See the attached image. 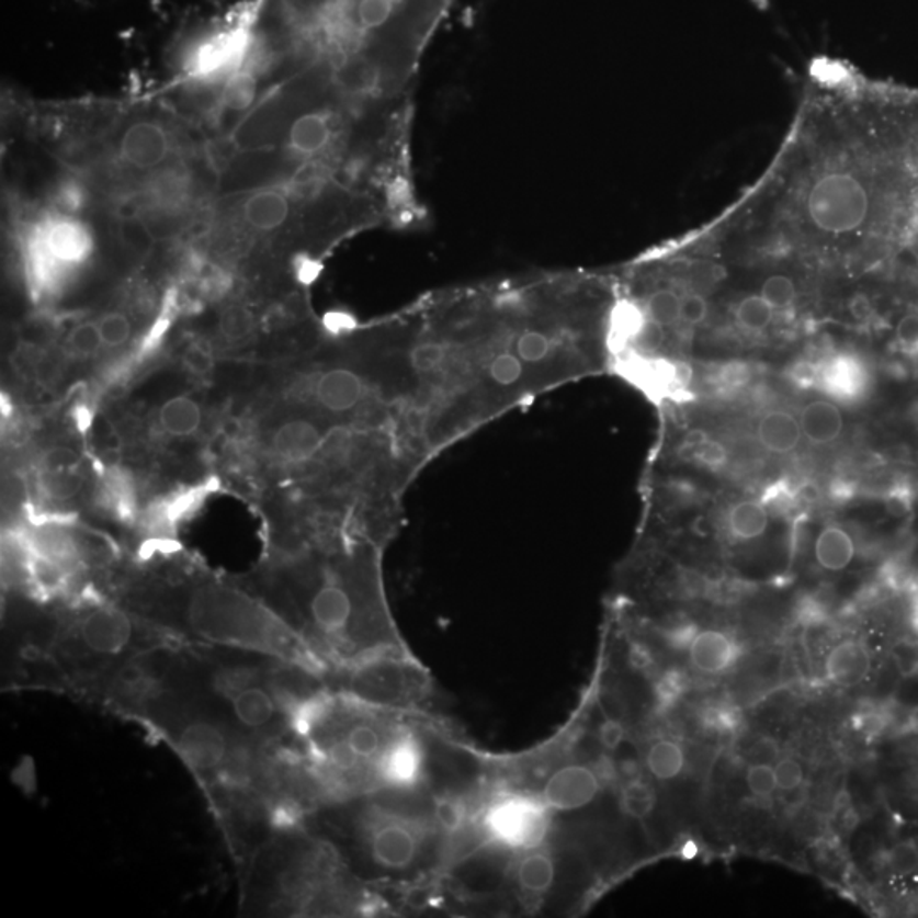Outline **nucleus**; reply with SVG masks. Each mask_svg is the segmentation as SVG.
Masks as SVG:
<instances>
[{
    "label": "nucleus",
    "instance_id": "33",
    "mask_svg": "<svg viewBox=\"0 0 918 918\" xmlns=\"http://www.w3.org/2000/svg\"><path fill=\"white\" fill-rule=\"evenodd\" d=\"M701 723L713 734L732 735L741 726L740 710L729 703L710 704L701 714Z\"/></svg>",
    "mask_w": 918,
    "mask_h": 918
},
{
    "label": "nucleus",
    "instance_id": "29",
    "mask_svg": "<svg viewBox=\"0 0 918 918\" xmlns=\"http://www.w3.org/2000/svg\"><path fill=\"white\" fill-rule=\"evenodd\" d=\"M738 326L747 332L759 333L768 329L774 318V308L762 295L747 296L738 303L735 310Z\"/></svg>",
    "mask_w": 918,
    "mask_h": 918
},
{
    "label": "nucleus",
    "instance_id": "50",
    "mask_svg": "<svg viewBox=\"0 0 918 918\" xmlns=\"http://www.w3.org/2000/svg\"><path fill=\"white\" fill-rule=\"evenodd\" d=\"M407 422L408 426H410V429H412L416 434H419V432H422L423 423H426V413H423L420 408H413V410L408 412Z\"/></svg>",
    "mask_w": 918,
    "mask_h": 918
},
{
    "label": "nucleus",
    "instance_id": "5",
    "mask_svg": "<svg viewBox=\"0 0 918 918\" xmlns=\"http://www.w3.org/2000/svg\"><path fill=\"white\" fill-rule=\"evenodd\" d=\"M132 571L107 599L167 638L261 650L321 677L299 639L242 586L191 565H154L148 558Z\"/></svg>",
    "mask_w": 918,
    "mask_h": 918
},
{
    "label": "nucleus",
    "instance_id": "10",
    "mask_svg": "<svg viewBox=\"0 0 918 918\" xmlns=\"http://www.w3.org/2000/svg\"><path fill=\"white\" fill-rule=\"evenodd\" d=\"M601 772L589 763L556 762L548 752L540 768L533 763L530 782H522L515 790L534 794L556 816L578 812L593 803L601 793Z\"/></svg>",
    "mask_w": 918,
    "mask_h": 918
},
{
    "label": "nucleus",
    "instance_id": "13",
    "mask_svg": "<svg viewBox=\"0 0 918 918\" xmlns=\"http://www.w3.org/2000/svg\"><path fill=\"white\" fill-rule=\"evenodd\" d=\"M803 367L806 370V376L802 382H808L816 389H820L821 394L840 404H855L870 388V371L855 355H830L827 360L818 361L813 367Z\"/></svg>",
    "mask_w": 918,
    "mask_h": 918
},
{
    "label": "nucleus",
    "instance_id": "52",
    "mask_svg": "<svg viewBox=\"0 0 918 918\" xmlns=\"http://www.w3.org/2000/svg\"><path fill=\"white\" fill-rule=\"evenodd\" d=\"M917 757H918V744H917Z\"/></svg>",
    "mask_w": 918,
    "mask_h": 918
},
{
    "label": "nucleus",
    "instance_id": "36",
    "mask_svg": "<svg viewBox=\"0 0 918 918\" xmlns=\"http://www.w3.org/2000/svg\"><path fill=\"white\" fill-rule=\"evenodd\" d=\"M760 295L766 298V302H768L774 310H782V308H787V306L793 305L794 299H796L797 292L791 277L782 276V274H774V276L766 280Z\"/></svg>",
    "mask_w": 918,
    "mask_h": 918
},
{
    "label": "nucleus",
    "instance_id": "44",
    "mask_svg": "<svg viewBox=\"0 0 918 918\" xmlns=\"http://www.w3.org/2000/svg\"><path fill=\"white\" fill-rule=\"evenodd\" d=\"M896 342L902 351L918 355V315H905L896 327Z\"/></svg>",
    "mask_w": 918,
    "mask_h": 918
},
{
    "label": "nucleus",
    "instance_id": "41",
    "mask_svg": "<svg viewBox=\"0 0 918 918\" xmlns=\"http://www.w3.org/2000/svg\"><path fill=\"white\" fill-rule=\"evenodd\" d=\"M889 870L896 874H910L918 870V847L911 842L896 843L888 854Z\"/></svg>",
    "mask_w": 918,
    "mask_h": 918
},
{
    "label": "nucleus",
    "instance_id": "17",
    "mask_svg": "<svg viewBox=\"0 0 918 918\" xmlns=\"http://www.w3.org/2000/svg\"><path fill=\"white\" fill-rule=\"evenodd\" d=\"M688 650L694 669L711 676L728 670L738 657L734 639L716 630L695 633Z\"/></svg>",
    "mask_w": 918,
    "mask_h": 918
},
{
    "label": "nucleus",
    "instance_id": "20",
    "mask_svg": "<svg viewBox=\"0 0 918 918\" xmlns=\"http://www.w3.org/2000/svg\"><path fill=\"white\" fill-rule=\"evenodd\" d=\"M800 420L786 410H771L763 413L757 423V439L763 450L774 454H787L796 450L802 441Z\"/></svg>",
    "mask_w": 918,
    "mask_h": 918
},
{
    "label": "nucleus",
    "instance_id": "34",
    "mask_svg": "<svg viewBox=\"0 0 918 918\" xmlns=\"http://www.w3.org/2000/svg\"><path fill=\"white\" fill-rule=\"evenodd\" d=\"M646 311L657 326H673L677 320H680V298L670 290H660L648 299Z\"/></svg>",
    "mask_w": 918,
    "mask_h": 918
},
{
    "label": "nucleus",
    "instance_id": "32",
    "mask_svg": "<svg viewBox=\"0 0 918 918\" xmlns=\"http://www.w3.org/2000/svg\"><path fill=\"white\" fill-rule=\"evenodd\" d=\"M95 321H98L104 348H123L132 339L133 321L123 310L104 311L101 317L95 318Z\"/></svg>",
    "mask_w": 918,
    "mask_h": 918
},
{
    "label": "nucleus",
    "instance_id": "8",
    "mask_svg": "<svg viewBox=\"0 0 918 918\" xmlns=\"http://www.w3.org/2000/svg\"><path fill=\"white\" fill-rule=\"evenodd\" d=\"M324 682L373 706L410 714H423L432 694L431 679L413 655L376 658L329 673Z\"/></svg>",
    "mask_w": 918,
    "mask_h": 918
},
{
    "label": "nucleus",
    "instance_id": "24",
    "mask_svg": "<svg viewBox=\"0 0 918 918\" xmlns=\"http://www.w3.org/2000/svg\"><path fill=\"white\" fill-rule=\"evenodd\" d=\"M645 766L658 781H672L684 771V748L667 738L654 741L646 750Z\"/></svg>",
    "mask_w": 918,
    "mask_h": 918
},
{
    "label": "nucleus",
    "instance_id": "2",
    "mask_svg": "<svg viewBox=\"0 0 918 918\" xmlns=\"http://www.w3.org/2000/svg\"><path fill=\"white\" fill-rule=\"evenodd\" d=\"M45 601L52 608L4 624V692H52L99 707L120 673L167 639L98 593Z\"/></svg>",
    "mask_w": 918,
    "mask_h": 918
},
{
    "label": "nucleus",
    "instance_id": "37",
    "mask_svg": "<svg viewBox=\"0 0 918 918\" xmlns=\"http://www.w3.org/2000/svg\"><path fill=\"white\" fill-rule=\"evenodd\" d=\"M747 786L757 800H768L769 802L774 791L778 790L774 768H771L769 763H752L747 771Z\"/></svg>",
    "mask_w": 918,
    "mask_h": 918
},
{
    "label": "nucleus",
    "instance_id": "19",
    "mask_svg": "<svg viewBox=\"0 0 918 918\" xmlns=\"http://www.w3.org/2000/svg\"><path fill=\"white\" fill-rule=\"evenodd\" d=\"M363 394V382L349 370L327 371L317 385L318 400L332 412H348L360 404Z\"/></svg>",
    "mask_w": 918,
    "mask_h": 918
},
{
    "label": "nucleus",
    "instance_id": "43",
    "mask_svg": "<svg viewBox=\"0 0 918 918\" xmlns=\"http://www.w3.org/2000/svg\"><path fill=\"white\" fill-rule=\"evenodd\" d=\"M491 378L499 385L509 386L518 382L522 376V364L519 358L512 354L497 355L490 366Z\"/></svg>",
    "mask_w": 918,
    "mask_h": 918
},
{
    "label": "nucleus",
    "instance_id": "28",
    "mask_svg": "<svg viewBox=\"0 0 918 918\" xmlns=\"http://www.w3.org/2000/svg\"><path fill=\"white\" fill-rule=\"evenodd\" d=\"M621 812L633 820H646L657 806V794L650 782L632 779L624 782L620 793Z\"/></svg>",
    "mask_w": 918,
    "mask_h": 918
},
{
    "label": "nucleus",
    "instance_id": "30",
    "mask_svg": "<svg viewBox=\"0 0 918 918\" xmlns=\"http://www.w3.org/2000/svg\"><path fill=\"white\" fill-rule=\"evenodd\" d=\"M645 326L646 321L642 311L630 303H623L612 315V344L623 348L630 342H636Z\"/></svg>",
    "mask_w": 918,
    "mask_h": 918
},
{
    "label": "nucleus",
    "instance_id": "35",
    "mask_svg": "<svg viewBox=\"0 0 918 918\" xmlns=\"http://www.w3.org/2000/svg\"><path fill=\"white\" fill-rule=\"evenodd\" d=\"M68 345L77 354L92 355L104 348L101 332H99L98 321L88 320L82 324H77L72 332L68 336Z\"/></svg>",
    "mask_w": 918,
    "mask_h": 918
},
{
    "label": "nucleus",
    "instance_id": "1",
    "mask_svg": "<svg viewBox=\"0 0 918 918\" xmlns=\"http://www.w3.org/2000/svg\"><path fill=\"white\" fill-rule=\"evenodd\" d=\"M4 138L79 178L117 225L191 240L219 194L208 135L162 94L4 102Z\"/></svg>",
    "mask_w": 918,
    "mask_h": 918
},
{
    "label": "nucleus",
    "instance_id": "25",
    "mask_svg": "<svg viewBox=\"0 0 918 918\" xmlns=\"http://www.w3.org/2000/svg\"><path fill=\"white\" fill-rule=\"evenodd\" d=\"M769 512L762 502L744 500L729 510L728 528L737 540H757L768 531Z\"/></svg>",
    "mask_w": 918,
    "mask_h": 918
},
{
    "label": "nucleus",
    "instance_id": "18",
    "mask_svg": "<svg viewBox=\"0 0 918 918\" xmlns=\"http://www.w3.org/2000/svg\"><path fill=\"white\" fill-rule=\"evenodd\" d=\"M800 426L809 444L828 446L842 435L843 417L834 401L818 398L805 405L800 416Z\"/></svg>",
    "mask_w": 918,
    "mask_h": 918
},
{
    "label": "nucleus",
    "instance_id": "7",
    "mask_svg": "<svg viewBox=\"0 0 918 918\" xmlns=\"http://www.w3.org/2000/svg\"><path fill=\"white\" fill-rule=\"evenodd\" d=\"M237 874L247 917H361L389 908L302 820L277 821Z\"/></svg>",
    "mask_w": 918,
    "mask_h": 918
},
{
    "label": "nucleus",
    "instance_id": "22",
    "mask_svg": "<svg viewBox=\"0 0 918 918\" xmlns=\"http://www.w3.org/2000/svg\"><path fill=\"white\" fill-rule=\"evenodd\" d=\"M46 484L57 497H70L79 487V456L72 450L58 447L49 451L43 460Z\"/></svg>",
    "mask_w": 918,
    "mask_h": 918
},
{
    "label": "nucleus",
    "instance_id": "26",
    "mask_svg": "<svg viewBox=\"0 0 918 918\" xmlns=\"http://www.w3.org/2000/svg\"><path fill=\"white\" fill-rule=\"evenodd\" d=\"M256 326L258 318L252 308L243 302H228L216 317V330L227 342H242L249 339Z\"/></svg>",
    "mask_w": 918,
    "mask_h": 918
},
{
    "label": "nucleus",
    "instance_id": "47",
    "mask_svg": "<svg viewBox=\"0 0 918 918\" xmlns=\"http://www.w3.org/2000/svg\"><path fill=\"white\" fill-rule=\"evenodd\" d=\"M854 725L859 734L865 735V737H876V735L883 734V729L888 725V716L880 713V711H865V713L859 714Z\"/></svg>",
    "mask_w": 918,
    "mask_h": 918
},
{
    "label": "nucleus",
    "instance_id": "21",
    "mask_svg": "<svg viewBox=\"0 0 918 918\" xmlns=\"http://www.w3.org/2000/svg\"><path fill=\"white\" fill-rule=\"evenodd\" d=\"M854 540L839 525H827L815 543V558L828 571H842L854 559Z\"/></svg>",
    "mask_w": 918,
    "mask_h": 918
},
{
    "label": "nucleus",
    "instance_id": "6",
    "mask_svg": "<svg viewBox=\"0 0 918 918\" xmlns=\"http://www.w3.org/2000/svg\"><path fill=\"white\" fill-rule=\"evenodd\" d=\"M416 791H376L330 800L302 818L324 837L361 883L388 904L389 892L431 873L451 837L431 809H416ZM389 905V904H388Z\"/></svg>",
    "mask_w": 918,
    "mask_h": 918
},
{
    "label": "nucleus",
    "instance_id": "9",
    "mask_svg": "<svg viewBox=\"0 0 918 918\" xmlns=\"http://www.w3.org/2000/svg\"><path fill=\"white\" fill-rule=\"evenodd\" d=\"M475 821L485 843L518 854L552 842L555 815L534 794L509 787L485 802Z\"/></svg>",
    "mask_w": 918,
    "mask_h": 918
},
{
    "label": "nucleus",
    "instance_id": "40",
    "mask_svg": "<svg viewBox=\"0 0 918 918\" xmlns=\"http://www.w3.org/2000/svg\"><path fill=\"white\" fill-rule=\"evenodd\" d=\"M444 355H446L444 345L438 344V342H423V344L413 348L410 361H412V366L417 371L429 373V371H434L435 367L441 366Z\"/></svg>",
    "mask_w": 918,
    "mask_h": 918
},
{
    "label": "nucleus",
    "instance_id": "4",
    "mask_svg": "<svg viewBox=\"0 0 918 918\" xmlns=\"http://www.w3.org/2000/svg\"><path fill=\"white\" fill-rule=\"evenodd\" d=\"M355 582L340 565L276 555L242 587L299 639L326 679L376 658L412 655Z\"/></svg>",
    "mask_w": 918,
    "mask_h": 918
},
{
    "label": "nucleus",
    "instance_id": "42",
    "mask_svg": "<svg viewBox=\"0 0 918 918\" xmlns=\"http://www.w3.org/2000/svg\"><path fill=\"white\" fill-rule=\"evenodd\" d=\"M775 784L781 791H793L802 786L805 772H803L802 763L797 762L793 757H784L779 760L774 768Z\"/></svg>",
    "mask_w": 918,
    "mask_h": 918
},
{
    "label": "nucleus",
    "instance_id": "38",
    "mask_svg": "<svg viewBox=\"0 0 918 918\" xmlns=\"http://www.w3.org/2000/svg\"><path fill=\"white\" fill-rule=\"evenodd\" d=\"M549 348H552V344H549L548 337L541 332H534V330L522 333L518 342L519 358L522 361H528V363L543 361L549 354Z\"/></svg>",
    "mask_w": 918,
    "mask_h": 918
},
{
    "label": "nucleus",
    "instance_id": "48",
    "mask_svg": "<svg viewBox=\"0 0 918 918\" xmlns=\"http://www.w3.org/2000/svg\"><path fill=\"white\" fill-rule=\"evenodd\" d=\"M599 740L605 750H616L624 740V726L617 719H605L599 728Z\"/></svg>",
    "mask_w": 918,
    "mask_h": 918
},
{
    "label": "nucleus",
    "instance_id": "51",
    "mask_svg": "<svg viewBox=\"0 0 918 918\" xmlns=\"http://www.w3.org/2000/svg\"><path fill=\"white\" fill-rule=\"evenodd\" d=\"M917 624H918V609H917Z\"/></svg>",
    "mask_w": 918,
    "mask_h": 918
},
{
    "label": "nucleus",
    "instance_id": "11",
    "mask_svg": "<svg viewBox=\"0 0 918 918\" xmlns=\"http://www.w3.org/2000/svg\"><path fill=\"white\" fill-rule=\"evenodd\" d=\"M868 213L870 196L854 175L828 174L809 190L808 215L820 230L849 234L864 224Z\"/></svg>",
    "mask_w": 918,
    "mask_h": 918
},
{
    "label": "nucleus",
    "instance_id": "16",
    "mask_svg": "<svg viewBox=\"0 0 918 918\" xmlns=\"http://www.w3.org/2000/svg\"><path fill=\"white\" fill-rule=\"evenodd\" d=\"M871 670V654L868 646L855 639H847L831 648L825 661V673L831 684L854 688Z\"/></svg>",
    "mask_w": 918,
    "mask_h": 918
},
{
    "label": "nucleus",
    "instance_id": "15",
    "mask_svg": "<svg viewBox=\"0 0 918 918\" xmlns=\"http://www.w3.org/2000/svg\"><path fill=\"white\" fill-rule=\"evenodd\" d=\"M320 429L308 420L295 419L281 423L271 435V450L286 462H308L320 451Z\"/></svg>",
    "mask_w": 918,
    "mask_h": 918
},
{
    "label": "nucleus",
    "instance_id": "45",
    "mask_svg": "<svg viewBox=\"0 0 918 918\" xmlns=\"http://www.w3.org/2000/svg\"><path fill=\"white\" fill-rule=\"evenodd\" d=\"M707 317V302L701 295H691L680 298V320L689 326H698Z\"/></svg>",
    "mask_w": 918,
    "mask_h": 918
},
{
    "label": "nucleus",
    "instance_id": "12",
    "mask_svg": "<svg viewBox=\"0 0 918 918\" xmlns=\"http://www.w3.org/2000/svg\"><path fill=\"white\" fill-rule=\"evenodd\" d=\"M558 862L553 842L536 849L524 850L512 854L507 877L510 888L530 907L540 908L546 899L552 898L556 886Z\"/></svg>",
    "mask_w": 918,
    "mask_h": 918
},
{
    "label": "nucleus",
    "instance_id": "14",
    "mask_svg": "<svg viewBox=\"0 0 918 918\" xmlns=\"http://www.w3.org/2000/svg\"><path fill=\"white\" fill-rule=\"evenodd\" d=\"M624 378L638 386L651 400H669L688 394L692 370L685 363L635 355L624 361Z\"/></svg>",
    "mask_w": 918,
    "mask_h": 918
},
{
    "label": "nucleus",
    "instance_id": "31",
    "mask_svg": "<svg viewBox=\"0 0 918 918\" xmlns=\"http://www.w3.org/2000/svg\"><path fill=\"white\" fill-rule=\"evenodd\" d=\"M394 0H358L352 8V21L363 33H373L386 26L394 14Z\"/></svg>",
    "mask_w": 918,
    "mask_h": 918
},
{
    "label": "nucleus",
    "instance_id": "23",
    "mask_svg": "<svg viewBox=\"0 0 918 918\" xmlns=\"http://www.w3.org/2000/svg\"><path fill=\"white\" fill-rule=\"evenodd\" d=\"M203 413L200 404L190 397H174L162 405L159 412L160 428L167 434L185 438L200 429Z\"/></svg>",
    "mask_w": 918,
    "mask_h": 918
},
{
    "label": "nucleus",
    "instance_id": "3",
    "mask_svg": "<svg viewBox=\"0 0 918 918\" xmlns=\"http://www.w3.org/2000/svg\"><path fill=\"white\" fill-rule=\"evenodd\" d=\"M422 714L373 706L326 688L299 714L298 744L327 802L376 791H417L428 781ZM326 802V803H327Z\"/></svg>",
    "mask_w": 918,
    "mask_h": 918
},
{
    "label": "nucleus",
    "instance_id": "27",
    "mask_svg": "<svg viewBox=\"0 0 918 918\" xmlns=\"http://www.w3.org/2000/svg\"><path fill=\"white\" fill-rule=\"evenodd\" d=\"M680 456L684 457L685 462L695 463V465L706 466V468H719L725 465L726 454L725 447L719 442L711 439L704 432L694 431L682 441L679 450Z\"/></svg>",
    "mask_w": 918,
    "mask_h": 918
},
{
    "label": "nucleus",
    "instance_id": "39",
    "mask_svg": "<svg viewBox=\"0 0 918 918\" xmlns=\"http://www.w3.org/2000/svg\"><path fill=\"white\" fill-rule=\"evenodd\" d=\"M684 691L685 677L677 670H669V672L664 673L661 679L658 680L657 688H655L658 704L661 707L673 706L679 701L680 695L684 694Z\"/></svg>",
    "mask_w": 918,
    "mask_h": 918
},
{
    "label": "nucleus",
    "instance_id": "49",
    "mask_svg": "<svg viewBox=\"0 0 918 918\" xmlns=\"http://www.w3.org/2000/svg\"><path fill=\"white\" fill-rule=\"evenodd\" d=\"M908 507H910V496L908 494L896 490L895 494L888 497V509L892 510L893 514L902 515L904 512H907Z\"/></svg>",
    "mask_w": 918,
    "mask_h": 918
},
{
    "label": "nucleus",
    "instance_id": "46",
    "mask_svg": "<svg viewBox=\"0 0 918 918\" xmlns=\"http://www.w3.org/2000/svg\"><path fill=\"white\" fill-rule=\"evenodd\" d=\"M184 364L194 374H206L213 366V355L206 345L194 342L184 351Z\"/></svg>",
    "mask_w": 918,
    "mask_h": 918
}]
</instances>
